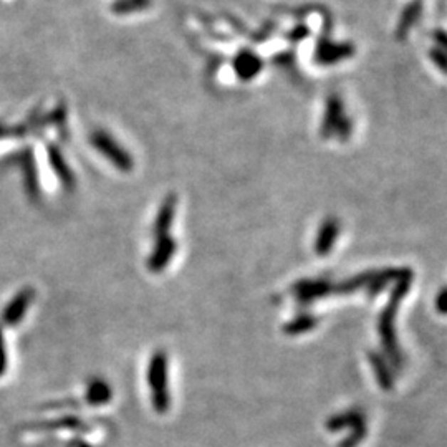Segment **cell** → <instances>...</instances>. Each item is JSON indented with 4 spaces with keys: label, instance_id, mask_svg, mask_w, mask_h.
Wrapping results in <instances>:
<instances>
[{
    "label": "cell",
    "instance_id": "6da1fadb",
    "mask_svg": "<svg viewBox=\"0 0 447 447\" xmlns=\"http://www.w3.org/2000/svg\"><path fill=\"white\" fill-rule=\"evenodd\" d=\"M414 273L409 268H404L403 273L398 280L394 282L393 292H391L388 303L383 308V312L378 317V333L381 340V347H383L386 357H388L391 367L396 369H401L404 364V358L401 354L398 338H396V315H398L399 303L403 302L408 295L411 283H413Z\"/></svg>",
    "mask_w": 447,
    "mask_h": 447
},
{
    "label": "cell",
    "instance_id": "7a4b0ae2",
    "mask_svg": "<svg viewBox=\"0 0 447 447\" xmlns=\"http://www.w3.org/2000/svg\"><path fill=\"white\" fill-rule=\"evenodd\" d=\"M146 381L149 386L151 406L157 414H166L171 409L169 389V357L164 349H157L151 354Z\"/></svg>",
    "mask_w": 447,
    "mask_h": 447
},
{
    "label": "cell",
    "instance_id": "3957f363",
    "mask_svg": "<svg viewBox=\"0 0 447 447\" xmlns=\"http://www.w3.org/2000/svg\"><path fill=\"white\" fill-rule=\"evenodd\" d=\"M357 48L352 42H332L328 37H322L315 47L313 58L318 65H337L352 58Z\"/></svg>",
    "mask_w": 447,
    "mask_h": 447
},
{
    "label": "cell",
    "instance_id": "277c9868",
    "mask_svg": "<svg viewBox=\"0 0 447 447\" xmlns=\"http://www.w3.org/2000/svg\"><path fill=\"white\" fill-rule=\"evenodd\" d=\"M91 144L103 154L106 159L111 161V164H115L121 171H130L133 167V159L116 141L111 138L105 131H95L91 135Z\"/></svg>",
    "mask_w": 447,
    "mask_h": 447
},
{
    "label": "cell",
    "instance_id": "5b68a950",
    "mask_svg": "<svg viewBox=\"0 0 447 447\" xmlns=\"http://www.w3.org/2000/svg\"><path fill=\"white\" fill-rule=\"evenodd\" d=\"M35 293L37 292L32 287H25L15 293L14 298L5 305L2 313H0V322H2V325H5V327H17L25 315H27L30 305L33 303Z\"/></svg>",
    "mask_w": 447,
    "mask_h": 447
},
{
    "label": "cell",
    "instance_id": "8992f818",
    "mask_svg": "<svg viewBox=\"0 0 447 447\" xmlns=\"http://www.w3.org/2000/svg\"><path fill=\"white\" fill-rule=\"evenodd\" d=\"M347 113H345V105L343 100L340 98V95L332 93L325 101V111H323V118L322 125H320V136L323 140H332L335 138V133H337L338 126L343 123V120L347 118Z\"/></svg>",
    "mask_w": 447,
    "mask_h": 447
},
{
    "label": "cell",
    "instance_id": "52a82bcc",
    "mask_svg": "<svg viewBox=\"0 0 447 447\" xmlns=\"http://www.w3.org/2000/svg\"><path fill=\"white\" fill-rule=\"evenodd\" d=\"M177 251V242L174 237L171 236H164L156 238L154 248H152L151 256L146 262V267L151 273H161L166 270V267L169 265L172 257L176 256Z\"/></svg>",
    "mask_w": 447,
    "mask_h": 447
},
{
    "label": "cell",
    "instance_id": "ba28073f",
    "mask_svg": "<svg viewBox=\"0 0 447 447\" xmlns=\"http://www.w3.org/2000/svg\"><path fill=\"white\" fill-rule=\"evenodd\" d=\"M340 231H342V224L337 217H327L317 232V238H315V252L320 257H327L332 248L335 247V242L340 237Z\"/></svg>",
    "mask_w": 447,
    "mask_h": 447
},
{
    "label": "cell",
    "instance_id": "9c48e42d",
    "mask_svg": "<svg viewBox=\"0 0 447 447\" xmlns=\"http://www.w3.org/2000/svg\"><path fill=\"white\" fill-rule=\"evenodd\" d=\"M330 290H332V282L325 280V278H318V280H302L293 285V297L300 303L307 305L318 298L330 297Z\"/></svg>",
    "mask_w": 447,
    "mask_h": 447
},
{
    "label": "cell",
    "instance_id": "30bf717a",
    "mask_svg": "<svg viewBox=\"0 0 447 447\" xmlns=\"http://www.w3.org/2000/svg\"><path fill=\"white\" fill-rule=\"evenodd\" d=\"M262 68H263L262 58L248 48L241 50V52L236 55V58H233V70H236V75L242 81L253 80L262 72Z\"/></svg>",
    "mask_w": 447,
    "mask_h": 447
},
{
    "label": "cell",
    "instance_id": "8fae6325",
    "mask_svg": "<svg viewBox=\"0 0 447 447\" xmlns=\"http://www.w3.org/2000/svg\"><path fill=\"white\" fill-rule=\"evenodd\" d=\"M111 398H113V389H111L108 381L103 378H91L88 381V386H86L85 391L86 404L100 408V406L108 404Z\"/></svg>",
    "mask_w": 447,
    "mask_h": 447
},
{
    "label": "cell",
    "instance_id": "7c38bea8",
    "mask_svg": "<svg viewBox=\"0 0 447 447\" xmlns=\"http://www.w3.org/2000/svg\"><path fill=\"white\" fill-rule=\"evenodd\" d=\"M176 214V197L169 196L162 201V204L157 211L156 221L152 224V236L154 238L169 236V228L172 226V221H174Z\"/></svg>",
    "mask_w": 447,
    "mask_h": 447
},
{
    "label": "cell",
    "instance_id": "4fadbf2b",
    "mask_svg": "<svg viewBox=\"0 0 447 447\" xmlns=\"http://www.w3.org/2000/svg\"><path fill=\"white\" fill-rule=\"evenodd\" d=\"M367 423V416L359 408H352L343 411V413L335 414L327 421V429L330 433H338L343 429H352L354 426Z\"/></svg>",
    "mask_w": 447,
    "mask_h": 447
},
{
    "label": "cell",
    "instance_id": "5bb4252c",
    "mask_svg": "<svg viewBox=\"0 0 447 447\" xmlns=\"http://www.w3.org/2000/svg\"><path fill=\"white\" fill-rule=\"evenodd\" d=\"M421 12H423V2L421 0H413L409 5H406L399 15L398 25H396V38L403 40L408 37L409 30L418 23Z\"/></svg>",
    "mask_w": 447,
    "mask_h": 447
},
{
    "label": "cell",
    "instance_id": "9a60e30c",
    "mask_svg": "<svg viewBox=\"0 0 447 447\" xmlns=\"http://www.w3.org/2000/svg\"><path fill=\"white\" fill-rule=\"evenodd\" d=\"M32 431H75V433H85L86 426L78 416H62L53 421H42V423L32 424Z\"/></svg>",
    "mask_w": 447,
    "mask_h": 447
},
{
    "label": "cell",
    "instance_id": "2e32d148",
    "mask_svg": "<svg viewBox=\"0 0 447 447\" xmlns=\"http://www.w3.org/2000/svg\"><path fill=\"white\" fill-rule=\"evenodd\" d=\"M368 359H369V364H372L374 374H376V381H378V384L384 391H393L394 376H393V372H391L389 363L386 362V359L376 352H369Z\"/></svg>",
    "mask_w": 447,
    "mask_h": 447
},
{
    "label": "cell",
    "instance_id": "e0dca14e",
    "mask_svg": "<svg viewBox=\"0 0 447 447\" xmlns=\"http://www.w3.org/2000/svg\"><path fill=\"white\" fill-rule=\"evenodd\" d=\"M317 325H318V318L315 317V315L302 313L293 320H290L287 325H283V333L290 335V337H297V335L307 333L310 332V330L317 328Z\"/></svg>",
    "mask_w": 447,
    "mask_h": 447
},
{
    "label": "cell",
    "instance_id": "ac0fdd59",
    "mask_svg": "<svg viewBox=\"0 0 447 447\" xmlns=\"http://www.w3.org/2000/svg\"><path fill=\"white\" fill-rule=\"evenodd\" d=\"M368 436V423H362L349 429V434L345 438L338 447H358Z\"/></svg>",
    "mask_w": 447,
    "mask_h": 447
},
{
    "label": "cell",
    "instance_id": "d6986e66",
    "mask_svg": "<svg viewBox=\"0 0 447 447\" xmlns=\"http://www.w3.org/2000/svg\"><path fill=\"white\" fill-rule=\"evenodd\" d=\"M148 4L149 0H118L116 10L118 12H136V10L148 7Z\"/></svg>",
    "mask_w": 447,
    "mask_h": 447
},
{
    "label": "cell",
    "instance_id": "ffe728a7",
    "mask_svg": "<svg viewBox=\"0 0 447 447\" xmlns=\"http://www.w3.org/2000/svg\"><path fill=\"white\" fill-rule=\"evenodd\" d=\"M429 58H431V62H433L436 67L441 70V72L447 75V53L446 52H443V50L438 47H434L429 50Z\"/></svg>",
    "mask_w": 447,
    "mask_h": 447
},
{
    "label": "cell",
    "instance_id": "44dd1931",
    "mask_svg": "<svg viewBox=\"0 0 447 447\" xmlns=\"http://www.w3.org/2000/svg\"><path fill=\"white\" fill-rule=\"evenodd\" d=\"M9 367V357H7V348H5V340L2 333V327H0V378L7 372Z\"/></svg>",
    "mask_w": 447,
    "mask_h": 447
},
{
    "label": "cell",
    "instance_id": "7402d4cb",
    "mask_svg": "<svg viewBox=\"0 0 447 447\" xmlns=\"http://www.w3.org/2000/svg\"><path fill=\"white\" fill-rule=\"evenodd\" d=\"M436 308L441 315H447V287H444L436 297Z\"/></svg>",
    "mask_w": 447,
    "mask_h": 447
},
{
    "label": "cell",
    "instance_id": "603a6c76",
    "mask_svg": "<svg viewBox=\"0 0 447 447\" xmlns=\"http://www.w3.org/2000/svg\"><path fill=\"white\" fill-rule=\"evenodd\" d=\"M433 38H434V42L438 43V48H441L443 52L447 53V32L446 30H441V28L434 30Z\"/></svg>",
    "mask_w": 447,
    "mask_h": 447
},
{
    "label": "cell",
    "instance_id": "cb8c5ba5",
    "mask_svg": "<svg viewBox=\"0 0 447 447\" xmlns=\"http://www.w3.org/2000/svg\"><path fill=\"white\" fill-rule=\"evenodd\" d=\"M308 33H310V32H308V28L305 27V25H298V27L293 28L292 32L287 35V38H288V40H292V42H300V40L307 37Z\"/></svg>",
    "mask_w": 447,
    "mask_h": 447
},
{
    "label": "cell",
    "instance_id": "d4e9b609",
    "mask_svg": "<svg viewBox=\"0 0 447 447\" xmlns=\"http://www.w3.org/2000/svg\"><path fill=\"white\" fill-rule=\"evenodd\" d=\"M67 447H93L91 444L86 443V441H81L80 438H75L73 441H70Z\"/></svg>",
    "mask_w": 447,
    "mask_h": 447
}]
</instances>
